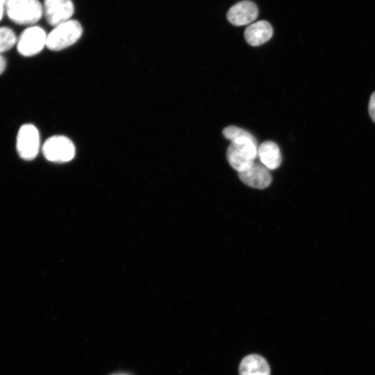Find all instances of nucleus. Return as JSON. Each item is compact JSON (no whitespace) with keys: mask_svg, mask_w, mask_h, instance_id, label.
I'll return each mask as SVG.
<instances>
[{"mask_svg":"<svg viewBox=\"0 0 375 375\" xmlns=\"http://www.w3.org/2000/svg\"><path fill=\"white\" fill-rule=\"evenodd\" d=\"M257 156V141L249 138H240L231 141L226 150L230 165L238 173L250 168Z\"/></svg>","mask_w":375,"mask_h":375,"instance_id":"nucleus-1","label":"nucleus"},{"mask_svg":"<svg viewBox=\"0 0 375 375\" xmlns=\"http://www.w3.org/2000/svg\"><path fill=\"white\" fill-rule=\"evenodd\" d=\"M6 15L16 24L33 26L42 17L43 6L39 0H9Z\"/></svg>","mask_w":375,"mask_h":375,"instance_id":"nucleus-2","label":"nucleus"},{"mask_svg":"<svg viewBox=\"0 0 375 375\" xmlns=\"http://www.w3.org/2000/svg\"><path fill=\"white\" fill-rule=\"evenodd\" d=\"M83 33L81 24L74 19H69L58 26L47 34L46 47L58 51L76 42Z\"/></svg>","mask_w":375,"mask_h":375,"instance_id":"nucleus-3","label":"nucleus"},{"mask_svg":"<svg viewBox=\"0 0 375 375\" xmlns=\"http://www.w3.org/2000/svg\"><path fill=\"white\" fill-rule=\"evenodd\" d=\"M42 151L47 160L54 162H69L75 156L74 143L63 135L49 138L43 144Z\"/></svg>","mask_w":375,"mask_h":375,"instance_id":"nucleus-4","label":"nucleus"},{"mask_svg":"<svg viewBox=\"0 0 375 375\" xmlns=\"http://www.w3.org/2000/svg\"><path fill=\"white\" fill-rule=\"evenodd\" d=\"M47 34L40 26L27 27L17 38V49L22 56L30 57L40 53L47 44Z\"/></svg>","mask_w":375,"mask_h":375,"instance_id":"nucleus-5","label":"nucleus"},{"mask_svg":"<svg viewBox=\"0 0 375 375\" xmlns=\"http://www.w3.org/2000/svg\"><path fill=\"white\" fill-rule=\"evenodd\" d=\"M40 142L38 128L31 124L22 125L17 133L16 149L19 156L24 160H31L38 154Z\"/></svg>","mask_w":375,"mask_h":375,"instance_id":"nucleus-6","label":"nucleus"},{"mask_svg":"<svg viewBox=\"0 0 375 375\" xmlns=\"http://www.w3.org/2000/svg\"><path fill=\"white\" fill-rule=\"evenodd\" d=\"M42 6L47 22L53 27L71 19L74 12L72 0H44Z\"/></svg>","mask_w":375,"mask_h":375,"instance_id":"nucleus-7","label":"nucleus"},{"mask_svg":"<svg viewBox=\"0 0 375 375\" xmlns=\"http://www.w3.org/2000/svg\"><path fill=\"white\" fill-rule=\"evenodd\" d=\"M238 175L244 184L257 189L267 188L272 181L269 169L257 162H254L247 170L239 172Z\"/></svg>","mask_w":375,"mask_h":375,"instance_id":"nucleus-8","label":"nucleus"},{"mask_svg":"<svg viewBox=\"0 0 375 375\" xmlns=\"http://www.w3.org/2000/svg\"><path fill=\"white\" fill-rule=\"evenodd\" d=\"M258 14V8L254 3L242 1L229 9L227 12V19L235 26L247 25L256 19Z\"/></svg>","mask_w":375,"mask_h":375,"instance_id":"nucleus-9","label":"nucleus"},{"mask_svg":"<svg viewBox=\"0 0 375 375\" xmlns=\"http://www.w3.org/2000/svg\"><path fill=\"white\" fill-rule=\"evenodd\" d=\"M273 35L271 24L265 20L258 21L247 27L244 38L247 42L253 47L261 45L267 42Z\"/></svg>","mask_w":375,"mask_h":375,"instance_id":"nucleus-10","label":"nucleus"},{"mask_svg":"<svg viewBox=\"0 0 375 375\" xmlns=\"http://www.w3.org/2000/svg\"><path fill=\"white\" fill-rule=\"evenodd\" d=\"M240 375H270V368L267 361L258 354L245 356L239 366Z\"/></svg>","mask_w":375,"mask_h":375,"instance_id":"nucleus-11","label":"nucleus"},{"mask_svg":"<svg viewBox=\"0 0 375 375\" xmlns=\"http://www.w3.org/2000/svg\"><path fill=\"white\" fill-rule=\"evenodd\" d=\"M258 156L261 163L268 169H275L281 164L279 147L272 141H265L258 147Z\"/></svg>","mask_w":375,"mask_h":375,"instance_id":"nucleus-12","label":"nucleus"},{"mask_svg":"<svg viewBox=\"0 0 375 375\" xmlns=\"http://www.w3.org/2000/svg\"><path fill=\"white\" fill-rule=\"evenodd\" d=\"M17 42V38L12 29L0 26V54L12 49Z\"/></svg>","mask_w":375,"mask_h":375,"instance_id":"nucleus-13","label":"nucleus"},{"mask_svg":"<svg viewBox=\"0 0 375 375\" xmlns=\"http://www.w3.org/2000/svg\"><path fill=\"white\" fill-rule=\"evenodd\" d=\"M222 133L224 137L231 140V142L235 139L244 137L256 140L251 133L244 129L235 126H229L226 127L224 128Z\"/></svg>","mask_w":375,"mask_h":375,"instance_id":"nucleus-14","label":"nucleus"},{"mask_svg":"<svg viewBox=\"0 0 375 375\" xmlns=\"http://www.w3.org/2000/svg\"><path fill=\"white\" fill-rule=\"evenodd\" d=\"M369 114L374 122H375V91L372 94L368 106Z\"/></svg>","mask_w":375,"mask_h":375,"instance_id":"nucleus-15","label":"nucleus"},{"mask_svg":"<svg viewBox=\"0 0 375 375\" xmlns=\"http://www.w3.org/2000/svg\"><path fill=\"white\" fill-rule=\"evenodd\" d=\"M6 66V61L4 57L0 54V75L4 72Z\"/></svg>","mask_w":375,"mask_h":375,"instance_id":"nucleus-16","label":"nucleus"},{"mask_svg":"<svg viewBox=\"0 0 375 375\" xmlns=\"http://www.w3.org/2000/svg\"><path fill=\"white\" fill-rule=\"evenodd\" d=\"M4 14H6V3L0 0V21L2 19Z\"/></svg>","mask_w":375,"mask_h":375,"instance_id":"nucleus-17","label":"nucleus"},{"mask_svg":"<svg viewBox=\"0 0 375 375\" xmlns=\"http://www.w3.org/2000/svg\"><path fill=\"white\" fill-rule=\"evenodd\" d=\"M111 375H125L124 374H119V373H116V374H111Z\"/></svg>","mask_w":375,"mask_h":375,"instance_id":"nucleus-18","label":"nucleus"},{"mask_svg":"<svg viewBox=\"0 0 375 375\" xmlns=\"http://www.w3.org/2000/svg\"><path fill=\"white\" fill-rule=\"evenodd\" d=\"M5 3L8 1L9 0H2Z\"/></svg>","mask_w":375,"mask_h":375,"instance_id":"nucleus-19","label":"nucleus"},{"mask_svg":"<svg viewBox=\"0 0 375 375\" xmlns=\"http://www.w3.org/2000/svg\"><path fill=\"white\" fill-rule=\"evenodd\" d=\"M126 375V374H125Z\"/></svg>","mask_w":375,"mask_h":375,"instance_id":"nucleus-20","label":"nucleus"}]
</instances>
